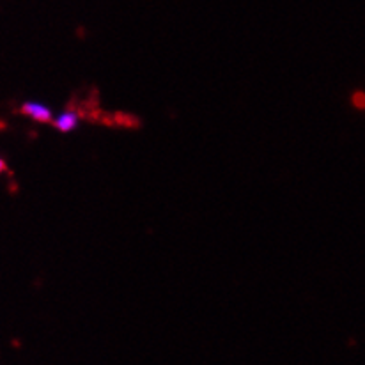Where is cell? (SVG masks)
Listing matches in <instances>:
<instances>
[{"label":"cell","instance_id":"cell-1","mask_svg":"<svg viewBox=\"0 0 365 365\" xmlns=\"http://www.w3.org/2000/svg\"><path fill=\"white\" fill-rule=\"evenodd\" d=\"M20 112L24 115H29V118L34 119V121H38V123L52 121V110L46 107H43V105L36 103V101H29V103L21 105Z\"/></svg>","mask_w":365,"mask_h":365},{"label":"cell","instance_id":"cell-2","mask_svg":"<svg viewBox=\"0 0 365 365\" xmlns=\"http://www.w3.org/2000/svg\"><path fill=\"white\" fill-rule=\"evenodd\" d=\"M78 119H80L78 112L69 110V112H64V114H61L59 118L53 121V124H56V128L59 131H71L75 130V126L78 124Z\"/></svg>","mask_w":365,"mask_h":365},{"label":"cell","instance_id":"cell-3","mask_svg":"<svg viewBox=\"0 0 365 365\" xmlns=\"http://www.w3.org/2000/svg\"><path fill=\"white\" fill-rule=\"evenodd\" d=\"M353 107L359 108V110H365V93L364 91H356L351 98Z\"/></svg>","mask_w":365,"mask_h":365},{"label":"cell","instance_id":"cell-4","mask_svg":"<svg viewBox=\"0 0 365 365\" xmlns=\"http://www.w3.org/2000/svg\"><path fill=\"white\" fill-rule=\"evenodd\" d=\"M6 169H7L6 162H4V160H2V158H0V174H2V173H4V170H6Z\"/></svg>","mask_w":365,"mask_h":365}]
</instances>
